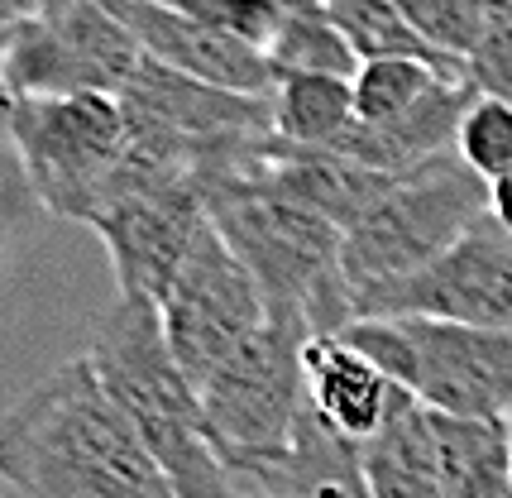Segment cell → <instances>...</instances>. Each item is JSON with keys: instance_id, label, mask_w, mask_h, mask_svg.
I'll return each instance as SVG.
<instances>
[{"instance_id": "cell-16", "label": "cell", "mask_w": 512, "mask_h": 498, "mask_svg": "<svg viewBox=\"0 0 512 498\" xmlns=\"http://www.w3.org/2000/svg\"><path fill=\"white\" fill-rule=\"evenodd\" d=\"M359 451H364V475L374 498H446L436 446H431V412L412 393L398 403L393 422Z\"/></svg>"}, {"instance_id": "cell-28", "label": "cell", "mask_w": 512, "mask_h": 498, "mask_svg": "<svg viewBox=\"0 0 512 498\" xmlns=\"http://www.w3.org/2000/svg\"><path fill=\"white\" fill-rule=\"evenodd\" d=\"M5 53H10V34H0V63H5Z\"/></svg>"}, {"instance_id": "cell-13", "label": "cell", "mask_w": 512, "mask_h": 498, "mask_svg": "<svg viewBox=\"0 0 512 498\" xmlns=\"http://www.w3.org/2000/svg\"><path fill=\"white\" fill-rule=\"evenodd\" d=\"M302 369H307V403L316 408V417L355 446L374 441L407 398V388L393 384L379 364L364 360L340 336H316L302 355Z\"/></svg>"}, {"instance_id": "cell-24", "label": "cell", "mask_w": 512, "mask_h": 498, "mask_svg": "<svg viewBox=\"0 0 512 498\" xmlns=\"http://www.w3.org/2000/svg\"><path fill=\"white\" fill-rule=\"evenodd\" d=\"M469 77H474V87L484 91V96L512 101V0L498 5L489 34H484V44H479V53L469 58Z\"/></svg>"}, {"instance_id": "cell-23", "label": "cell", "mask_w": 512, "mask_h": 498, "mask_svg": "<svg viewBox=\"0 0 512 498\" xmlns=\"http://www.w3.org/2000/svg\"><path fill=\"white\" fill-rule=\"evenodd\" d=\"M158 5L182 10V15H192V20L216 24V29H225V34H235V39L254 44L259 53L273 44L278 20H283V0H158Z\"/></svg>"}, {"instance_id": "cell-26", "label": "cell", "mask_w": 512, "mask_h": 498, "mask_svg": "<svg viewBox=\"0 0 512 498\" xmlns=\"http://www.w3.org/2000/svg\"><path fill=\"white\" fill-rule=\"evenodd\" d=\"M489 211L498 216V226L512 235V178H503V182H493L489 187Z\"/></svg>"}, {"instance_id": "cell-14", "label": "cell", "mask_w": 512, "mask_h": 498, "mask_svg": "<svg viewBox=\"0 0 512 498\" xmlns=\"http://www.w3.org/2000/svg\"><path fill=\"white\" fill-rule=\"evenodd\" d=\"M230 475H249L288 498H374L364 475V451L345 441L335 427H326L316 408H302V422L292 431V446L278 460L240 465Z\"/></svg>"}, {"instance_id": "cell-10", "label": "cell", "mask_w": 512, "mask_h": 498, "mask_svg": "<svg viewBox=\"0 0 512 498\" xmlns=\"http://www.w3.org/2000/svg\"><path fill=\"white\" fill-rule=\"evenodd\" d=\"M388 317H431L484 326V331H512V235L498 226V216L493 211L479 216L465 230V240L422 273L379 283L355 297V321Z\"/></svg>"}, {"instance_id": "cell-4", "label": "cell", "mask_w": 512, "mask_h": 498, "mask_svg": "<svg viewBox=\"0 0 512 498\" xmlns=\"http://www.w3.org/2000/svg\"><path fill=\"white\" fill-rule=\"evenodd\" d=\"M340 340L379 364L422 408L465 422H512V331L388 317L355 321Z\"/></svg>"}, {"instance_id": "cell-6", "label": "cell", "mask_w": 512, "mask_h": 498, "mask_svg": "<svg viewBox=\"0 0 512 498\" xmlns=\"http://www.w3.org/2000/svg\"><path fill=\"white\" fill-rule=\"evenodd\" d=\"M5 130L29 192L63 221L91 226L120 192L130 130L111 96H10Z\"/></svg>"}, {"instance_id": "cell-7", "label": "cell", "mask_w": 512, "mask_h": 498, "mask_svg": "<svg viewBox=\"0 0 512 498\" xmlns=\"http://www.w3.org/2000/svg\"><path fill=\"white\" fill-rule=\"evenodd\" d=\"M312 340V326L268 317L264 331L197 388L206 431H211V441L230 470L278 460L292 446V431L307 408L302 355Z\"/></svg>"}, {"instance_id": "cell-22", "label": "cell", "mask_w": 512, "mask_h": 498, "mask_svg": "<svg viewBox=\"0 0 512 498\" xmlns=\"http://www.w3.org/2000/svg\"><path fill=\"white\" fill-rule=\"evenodd\" d=\"M455 154L489 182L512 178V101L503 96H479L469 106L460 139H455Z\"/></svg>"}, {"instance_id": "cell-19", "label": "cell", "mask_w": 512, "mask_h": 498, "mask_svg": "<svg viewBox=\"0 0 512 498\" xmlns=\"http://www.w3.org/2000/svg\"><path fill=\"white\" fill-rule=\"evenodd\" d=\"M273 120L288 144L331 149L355 125V82L288 72V77H278V91H273Z\"/></svg>"}, {"instance_id": "cell-1", "label": "cell", "mask_w": 512, "mask_h": 498, "mask_svg": "<svg viewBox=\"0 0 512 498\" xmlns=\"http://www.w3.org/2000/svg\"><path fill=\"white\" fill-rule=\"evenodd\" d=\"M0 479L20 498H178L87 355L0 417Z\"/></svg>"}, {"instance_id": "cell-20", "label": "cell", "mask_w": 512, "mask_h": 498, "mask_svg": "<svg viewBox=\"0 0 512 498\" xmlns=\"http://www.w3.org/2000/svg\"><path fill=\"white\" fill-rule=\"evenodd\" d=\"M441 82H455L431 63H412V58H383V63H364L355 77V115L364 125H398L407 115L431 101V91Z\"/></svg>"}, {"instance_id": "cell-18", "label": "cell", "mask_w": 512, "mask_h": 498, "mask_svg": "<svg viewBox=\"0 0 512 498\" xmlns=\"http://www.w3.org/2000/svg\"><path fill=\"white\" fill-rule=\"evenodd\" d=\"M264 58L278 68V77L312 72V77L355 82L359 68H364L355 58V48L345 44V34L331 24L326 0H283V20H278V34L264 48Z\"/></svg>"}, {"instance_id": "cell-17", "label": "cell", "mask_w": 512, "mask_h": 498, "mask_svg": "<svg viewBox=\"0 0 512 498\" xmlns=\"http://www.w3.org/2000/svg\"><path fill=\"white\" fill-rule=\"evenodd\" d=\"M331 24L345 34V44L355 48L359 63H383V58H412V63H431L455 82H474L465 63L446 58L441 48H431L402 15L398 0H326Z\"/></svg>"}, {"instance_id": "cell-27", "label": "cell", "mask_w": 512, "mask_h": 498, "mask_svg": "<svg viewBox=\"0 0 512 498\" xmlns=\"http://www.w3.org/2000/svg\"><path fill=\"white\" fill-rule=\"evenodd\" d=\"M235 498H288V494H278V489H268V484L249 475H235Z\"/></svg>"}, {"instance_id": "cell-8", "label": "cell", "mask_w": 512, "mask_h": 498, "mask_svg": "<svg viewBox=\"0 0 512 498\" xmlns=\"http://www.w3.org/2000/svg\"><path fill=\"white\" fill-rule=\"evenodd\" d=\"M144 48L106 0H58L48 15L10 34L0 63L5 96H111L120 101Z\"/></svg>"}, {"instance_id": "cell-11", "label": "cell", "mask_w": 512, "mask_h": 498, "mask_svg": "<svg viewBox=\"0 0 512 498\" xmlns=\"http://www.w3.org/2000/svg\"><path fill=\"white\" fill-rule=\"evenodd\" d=\"M201 221H206V187H154L111 202L91 221V230L111 254L120 293L163 302Z\"/></svg>"}, {"instance_id": "cell-9", "label": "cell", "mask_w": 512, "mask_h": 498, "mask_svg": "<svg viewBox=\"0 0 512 498\" xmlns=\"http://www.w3.org/2000/svg\"><path fill=\"white\" fill-rule=\"evenodd\" d=\"M163 336L178 369L201 388L221 364H230L249 340L268 326V302L254 283V273L240 264V254L225 245V235L201 221L197 240L182 259L168 297L158 302Z\"/></svg>"}, {"instance_id": "cell-25", "label": "cell", "mask_w": 512, "mask_h": 498, "mask_svg": "<svg viewBox=\"0 0 512 498\" xmlns=\"http://www.w3.org/2000/svg\"><path fill=\"white\" fill-rule=\"evenodd\" d=\"M58 0H0V34H15L20 24L48 15Z\"/></svg>"}, {"instance_id": "cell-5", "label": "cell", "mask_w": 512, "mask_h": 498, "mask_svg": "<svg viewBox=\"0 0 512 498\" xmlns=\"http://www.w3.org/2000/svg\"><path fill=\"white\" fill-rule=\"evenodd\" d=\"M479 216H489V182L455 149L417 163L412 173H398L383 187L379 202L345 230L350 302L379 283L436 264L446 249L465 240V230Z\"/></svg>"}, {"instance_id": "cell-21", "label": "cell", "mask_w": 512, "mask_h": 498, "mask_svg": "<svg viewBox=\"0 0 512 498\" xmlns=\"http://www.w3.org/2000/svg\"><path fill=\"white\" fill-rule=\"evenodd\" d=\"M398 5L426 44L469 68L503 0H398Z\"/></svg>"}, {"instance_id": "cell-3", "label": "cell", "mask_w": 512, "mask_h": 498, "mask_svg": "<svg viewBox=\"0 0 512 498\" xmlns=\"http://www.w3.org/2000/svg\"><path fill=\"white\" fill-rule=\"evenodd\" d=\"M211 226L240 254L268 302V317L312 326V336H340L355 326L345 283V230L288 192L254 178H225L206 197Z\"/></svg>"}, {"instance_id": "cell-15", "label": "cell", "mask_w": 512, "mask_h": 498, "mask_svg": "<svg viewBox=\"0 0 512 498\" xmlns=\"http://www.w3.org/2000/svg\"><path fill=\"white\" fill-rule=\"evenodd\" d=\"M431 446L446 498H512V431L503 422L431 412Z\"/></svg>"}, {"instance_id": "cell-2", "label": "cell", "mask_w": 512, "mask_h": 498, "mask_svg": "<svg viewBox=\"0 0 512 498\" xmlns=\"http://www.w3.org/2000/svg\"><path fill=\"white\" fill-rule=\"evenodd\" d=\"M87 360L96 364L101 384L120 412L144 436L163 475L178 498H235V475L221 460L201 393L178 369L168 336H163V312L149 297H115V307L96 321L87 345Z\"/></svg>"}, {"instance_id": "cell-12", "label": "cell", "mask_w": 512, "mask_h": 498, "mask_svg": "<svg viewBox=\"0 0 512 498\" xmlns=\"http://www.w3.org/2000/svg\"><path fill=\"white\" fill-rule=\"evenodd\" d=\"M106 5L139 39L144 58H154L163 68L211 82V87L240 91V96H273L278 91V68L254 44L225 34L216 24L192 20V15L168 10L158 0H106Z\"/></svg>"}]
</instances>
